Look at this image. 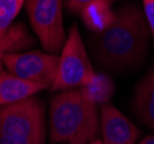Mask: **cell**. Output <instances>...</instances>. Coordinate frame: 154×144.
I'll use <instances>...</instances> for the list:
<instances>
[{
	"label": "cell",
	"instance_id": "cell-1",
	"mask_svg": "<svg viewBox=\"0 0 154 144\" xmlns=\"http://www.w3.org/2000/svg\"><path fill=\"white\" fill-rule=\"evenodd\" d=\"M149 29L141 9L127 4L115 12L113 23L103 33H93L90 50L101 69L110 73L131 72L144 62L148 51Z\"/></svg>",
	"mask_w": 154,
	"mask_h": 144
},
{
	"label": "cell",
	"instance_id": "cell-2",
	"mask_svg": "<svg viewBox=\"0 0 154 144\" xmlns=\"http://www.w3.org/2000/svg\"><path fill=\"white\" fill-rule=\"evenodd\" d=\"M48 124L52 144H89L100 134V113L79 89L59 91L51 99Z\"/></svg>",
	"mask_w": 154,
	"mask_h": 144
},
{
	"label": "cell",
	"instance_id": "cell-3",
	"mask_svg": "<svg viewBox=\"0 0 154 144\" xmlns=\"http://www.w3.org/2000/svg\"><path fill=\"white\" fill-rule=\"evenodd\" d=\"M0 144H46L45 106L38 97L0 107Z\"/></svg>",
	"mask_w": 154,
	"mask_h": 144
},
{
	"label": "cell",
	"instance_id": "cell-4",
	"mask_svg": "<svg viewBox=\"0 0 154 144\" xmlns=\"http://www.w3.org/2000/svg\"><path fill=\"white\" fill-rule=\"evenodd\" d=\"M96 72L85 50L79 29L75 23L69 29L68 38L59 57L57 77L50 90L64 91L79 89L88 84Z\"/></svg>",
	"mask_w": 154,
	"mask_h": 144
},
{
	"label": "cell",
	"instance_id": "cell-5",
	"mask_svg": "<svg viewBox=\"0 0 154 144\" xmlns=\"http://www.w3.org/2000/svg\"><path fill=\"white\" fill-rule=\"evenodd\" d=\"M63 0H26L31 28L47 53L55 54L66 43L62 17Z\"/></svg>",
	"mask_w": 154,
	"mask_h": 144
},
{
	"label": "cell",
	"instance_id": "cell-6",
	"mask_svg": "<svg viewBox=\"0 0 154 144\" xmlns=\"http://www.w3.org/2000/svg\"><path fill=\"white\" fill-rule=\"evenodd\" d=\"M4 65L19 79L50 89L57 77L59 55L42 51L8 53L4 58Z\"/></svg>",
	"mask_w": 154,
	"mask_h": 144
},
{
	"label": "cell",
	"instance_id": "cell-7",
	"mask_svg": "<svg viewBox=\"0 0 154 144\" xmlns=\"http://www.w3.org/2000/svg\"><path fill=\"white\" fill-rule=\"evenodd\" d=\"M100 133L103 144H135L141 135L130 119L108 103L100 108Z\"/></svg>",
	"mask_w": 154,
	"mask_h": 144
},
{
	"label": "cell",
	"instance_id": "cell-8",
	"mask_svg": "<svg viewBox=\"0 0 154 144\" xmlns=\"http://www.w3.org/2000/svg\"><path fill=\"white\" fill-rule=\"evenodd\" d=\"M132 108L141 124L154 130V65L148 68L136 86Z\"/></svg>",
	"mask_w": 154,
	"mask_h": 144
},
{
	"label": "cell",
	"instance_id": "cell-9",
	"mask_svg": "<svg viewBox=\"0 0 154 144\" xmlns=\"http://www.w3.org/2000/svg\"><path fill=\"white\" fill-rule=\"evenodd\" d=\"M42 90L46 88L19 79L8 70L0 72V107L32 97Z\"/></svg>",
	"mask_w": 154,
	"mask_h": 144
},
{
	"label": "cell",
	"instance_id": "cell-10",
	"mask_svg": "<svg viewBox=\"0 0 154 144\" xmlns=\"http://www.w3.org/2000/svg\"><path fill=\"white\" fill-rule=\"evenodd\" d=\"M81 17L84 24L93 33H103L115 19V12L110 4L103 0H96L84 7L81 11Z\"/></svg>",
	"mask_w": 154,
	"mask_h": 144
},
{
	"label": "cell",
	"instance_id": "cell-11",
	"mask_svg": "<svg viewBox=\"0 0 154 144\" xmlns=\"http://www.w3.org/2000/svg\"><path fill=\"white\" fill-rule=\"evenodd\" d=\"M35 44V38L29 33L22 23H16L9 30L0 36V72L2 70L4 58L8 53L20 52Z\"/></svg>",
	"mask_w": 154,
	"mask_h": 144
},
{
	"label": "cell",
	"instance_id": "cell-12",
	"mask_svg": "<svg viewBox=\"0 0 154 144\" xmlns=\"http://www.w3.org/2000/svg\"><path fill=\"white\" fill-rule=\"evenodd\" d=\"M84 97L97 106L107 104L115 91L113 80L107 74L96 73L93 79L86 85L79 88Z\"/></svg>",
	"mask_w": 154,
	"mask_h": 144
},
{
	"label": "cell",
	"instance_id": "cell-13",
	"mask_svg": "<svg viewBox=\"0 0 154 144\" xmlns=\"http://www.w3.org/2000/svg\"><path fill=\"white\" fill-rule=\"evenodd\" d=\"M26 0H0V36L6 33L13 26Z\"/></svg>",
	"mask_w": 154,
	"mask_h": 144
},
{
	"label": "cell",
	"instance_id": "cell-14",
	"mask_svg": "<svg viewBox=\"0 0 154 144\" xmlns=\"http://www.w3.org/2000/svg\"><path fill=\"white\" fill-rule=\"evenodd\" d=\"M144 15L154 42V0H143Z\"/></svg>",
	"mask_w": 154,
	"mask_h": 144
},
{
	"label": "cell",
	"instance_id": "cell-15",
	"mask_svg": "<svg viewBox=\"0 0 154 144\" xmlns=\"http://www.w3.org/2000/svg\"><path fill=\"white\" fill-rule=\"evenodd\" d=\"M66 1V6L68 7V9L72 12V13H81V11L83 9L86 5H89L92 1H96V0H64ZM103 1H107L109 4L114 2L115 0H103Z\"/></svg>",
	"mask_w": 154,
	"mask_h": 144
},
{
	"label": "cell",
	"instance_id": "cell-16",
	"mask_svg": "<svg viewBox=\"0 0 154 144\" xmlns=\"http://www.w3.org/2000/svg\"><path fill=\"white\" fill-rule=\"evenodd\" d=\"M138 144H154V135H147L141 138Z\"/></svg>",
	"mask_w": 154,
	"mask_h": 144
},
{
	"label": "cell",
	"instance_id": "cell-17",
	"mask_svg": "<svg viewBox=\"0 0 154 144\" xmlns=\"http://www.w3.org/2000/svg\"><path fill=\"white\" fill-rule=\"evenodd\" d=\"M89 144H103V141H101V139H99V138H96V139L91 141Z\"/></svg>",
	"mask_w": 154,
	"mask_h": 144
},
{
	"label": "cell",
	"instance_id": "cell-18",
	"mask_svg": "<svg viewBox=\"0 0 154 144\" xmlns=\"http://www.w3.org/2000/svg\"><path fill=\"white\" fill-rule=\"evenodd\" d=\"M62 144H69V143H62Z\"/></svg>",
	"mask_w": 154,
	"mask_h": 144
}]
</instances>
